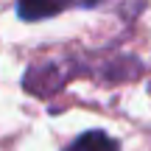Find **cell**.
Here are the masks:
<instances>
[{"mask_svg": "<svg viewBox=\"0 0 151 151\" xmlns=\"http://www.w3.org/2000/svg\"><path fill=\"white\" fill-rule=\"evenodd\" d=\"M101 0H17V17L22 22H39L62 14L67 9H92Z\"/></svg>", "mask_w": 151, "mask_h": 151, "instance_id": "cell-1", "label": "cell"}, {"mask_svg": "<svg viewBox=\"0 0 151 151\" xmlns=\"http://www.w3.org/2000/svg\"><path fill=\"white\" fill-rule=\"evenodd\" d=\"M62 151H120V143L104 129H90V132H81L76 140H70L67 148Z\"/></svg>", "mask_w": 151, "mask_h": 151, "instance_id": "cell-2", "label": "cell"}]
</instances>
